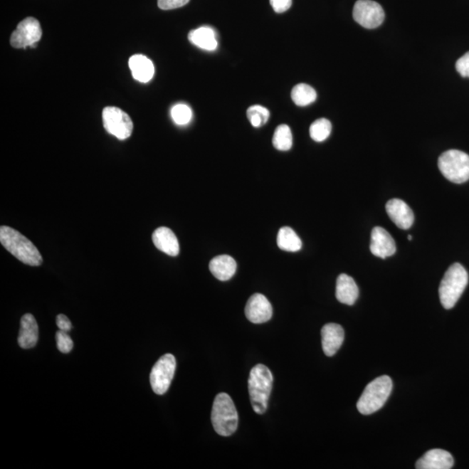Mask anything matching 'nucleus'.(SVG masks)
Masks as SVG:
<instances>
[{
	"label": "nucleus",
	"mask_w": 469,
	"mask_h": 469,
	"mask_svg": "<svg viewBox=\"0 0 469 469\" xmlns=\"http://www.w3.org/2000/svg\"><path fill=\"white\" fill-rule=\"evenodd\" d=\"M0 243L19 261L30 266H41L43 258L33 243L14 228H0Z\"/></svg>",
	"instance_id": "f257e3e1"
},
{
	"label": "nucleus",
	"mask_w": 469,
	"mask_h": 469,
	"mask_svg": "<svg viewBox=\"0 0 469 469\" xmlns=\"http://www.w3.org/2000/svg\"><path fill=\"white\" fill-rule=\"evenodd\" d=\"M273 381V374L265 365L258 364L251 370L248 381L251 403L258 415H263L267 411Z\"/></svg>",
	"instance_id": "f03ea898"
},
{
	"label": "nucleus",
	"mask_w": 469,
	"mask_h": 469,
	"mask_svg": "<svg viewBox=\"0 0 469 469\" xmlns=\"http://www.w3.org/2000/svg\"><path fill=\"white\" fill-rule=\"evenodd\" d=\"M468 283V274L462 264H452L441 280L439 288L440 300L443 308H454L466 289Z\"/></svg>",
	"instance_id": "7ed1b4c3"
},
{
	"label": "nucleus",
	"mask_w": 469,
	"mask_h": 469,
	"mask_svg": "<svg viewBox=\"0 0 469 469\" xmlns=\"http://www.w3.org/2000/svg\"><path fill=\"white\" fill-rule=\"evenodd\" d=\"M211 423L221 436H231L238 429V413L234 401L226 393L216 396L212 406Z\"/></svg>",
	"instance_id": "20e7f679"
},
{
	"label": "nucleus",
	"mask_w": 469,
	"mask_h": 469,
	"mask_svg": "<svg viewBox=\"0 0 469 469\" xmlns=\"http://www.w3.org/2000/svg\"><path fill=\"white\" fill-rule=\"evenodd\" d=\"M393 389L391 378L388 376L377 377L367 385L359 401L357 409L362 415L369 416L379 411L389 399Z\"/></svg>",
	"instance_id": "39448f33"
},
{
	"label": "nucleus",
	"mask_w": 469,
	"mask_h": 469,
	"mask_svg": "<svg viewBox=\"0 0 469 469\" xmlns=\"http://www.w3.org/2000/svg\"><path fill=\"white\" fill-rule=\"evenodd\" d=\"M438 167L452 183L463 184L469 180V155L458 149H449L439 157Z\"/></svg>",
	"instance_id": "423d86ee"
},
{
	"label": "nucleus",
	"mask_w": 469,
	"mask_h": 469,
	"mask_svg": "<svg viewBox=\"0 0 469 469\" xmlns=\"http://www.w3.org/2000/svg\"><path fill=\"white\" fill-rule=\"evenodd\" d=\"M176 358L172 354H165L159 358L152 369L149 381L153 391L162 396L168 391L176 371Z\"/></svg>",
	"instance_id": "0eeeda50"
},
{
	"label": "nucleus",
	"mask_w": 469,
	"mask_h": 469,
	"mask_svg": "<svg viewBox=\"0 0 469 469\" xmlns=\"http://www.w3.org/2000/svg\"><path fill=\"white\" fill-rule=\"evenodd\" d=\"M104 127L110 134L120 140L131 137L133 131L132 118L124 110L117 107H105L103 110Z\"/></svg>",
	"instance_id": "6e6552de"
},
{
	"label": "nucleus",
	"mask_w": 469,
	"mask_h": 469,
	"mask_svg": "<svg viewBox=\"0 0 469 469\" xmlns=\"http://www.w3.org/2000/svg\"><path fill=\"white\" fill-rule=\"evenodd\" d=\"M42 37L41 23L36 19L29 17L19 23L17 29L11 34V45L14 48L21 49L27 47H35Z\"/></svg>",
	"instance_id": "1a4fd4ad"
},
{
	"label": "nucleus",
	"mask_w": 469,
	"mask_h": 469,
	"mask_svg": "<svg viewBox=\"0 0 469 469\" xmlns=\"http://www.w3.org/2000/svg\"><path fill=\"white\" fill-rule=\"evenodd\" d=\"M353 17L364 28L374 29L384 23L385 14L379 4L372 0H358L354 4Z\"/></svg>",
	"instance_id": "9d476101"
},
{
	"label": "nucleus",
	"mask_w": 469,
	"mask_h": 469,
	"mask_svg": "<svg viewBox=\"0 0 469 469\" xmlns=\"http://www.w3.org/2000/svg\"><path fill=\"white\" fill-rule=\"evenodd\" d=\"M272 315H273V309L265 295L259 293L251 295L246 307L248 320L255 325H260L270 321Z\"/></svg>",
	"instance_id": "9b49d317"
},
{
	"label": "nucleus",
	"mask_w": 469,
	"mask_h": 469,
	"mask_svg": "<svg viewBox=\"0 0 469 469\" xmlns=\"http://www.w3.org/2000/svg\"><path fill=\"white\" fill-rule=\"evenodd\" d=\"M370 251L382 259L392 257L396 252V241L384 228L374 227L370 240Z\"/></svg>",
	"instance_id": "f8f14e48"
},
{
	"label": "nucleus",
	"mask_w": 469,
	"mask_h": 469,
	"mask_svg": "<svg viewBox=\"0 0 469 469\" xmlns=\"http://www.w3.org/2000/svg\"><path fill=\"white\" fill-rule=\"evenodd\" d=\"M386 211L398 228L409 230L415 221V215L404 201L397 199L389 200L386 204Z\"/></svg>",
	"instance_id": "ddd939ff"
},
{
	"label": "nucleus",
	"mask_w": 469,
	"mask_h": 469,
	"mask_svg": "<svg viewBox=\"0 0 469 469\" xmlns=\"http://www.w3.org/2000/svg\"><path fill=\"white\" fill-rule=\"evenodd\" d=\"M321 334L323 352L327 357H333L344 344V329L337 323H328L322 327Z\"/></svg>",
	"instance_id": "4468645a"
},
{
	"label": "nucleus",
	"mask_w": 469,
	"mask_h": 469,
	"mask_svg": "<svg viewBox=\"0 0 469 469\" xmlns=\"http://www.w3.org/2000/svg\"><path fill=\"white\" fill-rule=\"evenodd\" d=\"M453 466V456L443 449H432L428 451L416 464L418 469H450Z\"/></svg>",
	"instance_id": "2eb2a0df"
},
{
	"label": "nucleus",
	"mask_w": 469,
	"mask_h": 469,
	"mask_svg": "<svg viewBox=\"0 0 469 469\" xmlns=\"http://www.w3.org/2000/svg\"><path fill=\"white\" fill-rule=\"evenodd\" d=\"M152 242L157 250L164 253L176 257L180 251L179 239L174 232L167 227H159L153 232Z\"/></svg>",
	"instance_id": "dca6fc26"
},
{
	"label": "nucleus",
	"mask_w": 469,
	"mask_h": 469,
	"mask_svg": "<svg viewBox=\"0 0 469 469\" xmlns=\"http://www.w3.org/2000/svg\"><path fill=\"white\" fill-rule=\"evenodd\" d=\"M38 340V326L36 319L31 314L23 315L19 330V344L22 349H31Z\"/></svg>",
	"instance_id": "f3484780"
},
{
	"label": "nucleus",
	"mask_w": 469,
	"mask_h": 469,
	"mask_svg": "<svg viewBox=\"0 0 469 469\" xmlns=\"http://www.w3.org/2000/svg\"><path fill=\"white\" fill-rule=\"evenodd\" d=\"M336 297L339 302L353 305L359 297V289L354 280L346 274L339 275L337 281Z\"/></svg>",
	"instance_id": "a211bd4d"
},
{
	"label": "nucleus",
	"mask_w": 469,
	"mask_h": 469,
	"mask_svg": "<svg viewBox=\"0 0 469 469\" xmlns=\"http://www.w3.org/2000/svg\"><path fill=\"white\" fill-rule=\"evenodd\" d=\"M129 66L133 78L141 83H147L154 76V65L144 55H134L130 58Z\"/></svg>",
	"instance_id": "6ab92c4d"
},
{
	"label": "nucleus",
	"mask_w": 469,
	"mask_h": 469,
	"mask_svg": "<svg viewBox=\"0 0 469 469\" xmlns=\"http://www.w3.org/2000/svg\"><path fill=\"white\" fill-rule=\"evenodd\" d=\"M209 268L216 279L224 282L234 277L236 263L230 255H221L211 260Z\"/></svg>",
	"instance_id": "aec40b11"
},
{
	"label": "nucleus",
	"mask_w": 469,
	"mask_h": 469,
	"mask_svg": "<svg viewBox=\"0 0 469 469\" xmlns=\"http://www.w3.org/2000/svg\"><path fill=\"white\" fill-rule=\"evenodd\" d=\"M188 38L193 45L211 52L215 51L218 45L214 30L209 26H202L191 31Z\"/></svg>",
	"instance_id": "412c9836"
},
{
	"label": "nucleus",
	"mask_w": 469,
	"mask_h": 469,
	"mask_svg": "<svg viewBox=\"0 0 469 469\" xmlns=\"http://www.w3.org/2000/svg\"><path fill=\"white\" fill-rule=\"evenodd\" d=\"M278 246L282 251L297 252L302 249V243L293 228L283 227L278 232Z\"/></svg>",
	"instance_id": "4be33fe9"
},
{
	"label": "nucleus",
	"mask_w": 469,
	"mask_h": 469,
	"mask_svg": "<svg viewBox=\"0 0 469 469\" xmlns=\"http://www.w3.org/2000/svg\"><path fill=\"white\" fill-rule=\"evenodd\" d=\"M317 94L309 85L299 84L295 85L291 92V98L294 103L298 106H307L314 103L317 100Z\"/></svg>",
	"instance_id": "5701e85b"
},
{
	"label": "nucleus",
	"mask_w": 469,
	"mask_h": 469,
	"mask_svg": "<svg viewBox=\"0 0 469 469\" xmlns=\"http://www.w3.org/2000/svg\"><path fill=\"white\" fill-rule=\"evenodd\" d=\"M272 142H273L274 147L278 151H289L293 147V133H291L289 126L286 125H279L275 129Z\"/></svg>",
	"instance_id": "b1692460"
},
{
	"label": "nucleus",
	"mask_w": 469,
	"mask_h": 469,
	"mask_svg": "<svg viewBox=\"0 0 469 469\" xmlns=\"http://www.w3.org/2000/svg\"><path fill=\"white\" fill-rule=\"evenodd\" d=\"M331 131H332V125L326 118H320L315 121L310 128L311 139L319 143L328 139Z\"/></svg>",
	"instance_id": "393cba45"
},
{
	"label": "nucleus",
	"mask_w": 469,
	"mask_h": 469,
	"mask_svg": "<svg viewBox=\"0 0 469 469\" xmlns=\"http://www.w3.org/2000/svg\"><path fill=\"white\" fill-rule=\"evenodd\" d=\"M247 117L253 127L259 128L269 120L270 112L263 106L253 105L247 110Z\"/></svg>",
	"instance_id": "a878e982"
},
{
	"label": "nucleus",
	"mask_w": 469,
	"mask_h": 469,
	"mask_svg": "<svg viewBox=\"0 0 469 469\" xmlns=\"http://www.w3.org/2000/svg\"><path fill=\"white\" fill-rule=\"evenodd\" d=\"M172 117L176 125H185L190 123L192 118V110L184 104L176 105L172 109Z\"/></svg>",
	"instance_id": "bb28decb"
},
{
	"label": "nucleus",
	"mask_w": 469,
	"mask_h": 469,
	"mask_svg": "<svg viewBox=\"0 0 469 469\" xmlns=\"http://www.w3.org/2000/svg\"><path fill=\"white\" fill-rule=\"evenodd\" d=\"M57 347L59 352L67 354L73 349V341L65 331L58 330L56 334Z\"/></svg>",
	"instance_id": "cd10ccee"
},
{
	"label": "nucleus",
	"mask_w": 469,
	"mask_h": 469,
	"mask_svg": "<svg viewBox=\"0 0 469 469\" xmlns=\"http://www.w3.org/2000/svg\"><path fill=\"white\" fill-rule=\"evenodd\" d=\"M190 2V0H157V5L162 10H173L183 7Z\"/></svg>",
	"instance_id": "c85d7f7f"
},
{
	"label": "nucleus",
	"mask_w": 469,
	"mask_h": 469,
	"mask_svg": "<svg viewBox=\"0 0 469 469\" xmlns=\"http://www.w3.org/2000/svg\"><path fill=\"white\" fill-rule=\"evenodd\" d=\"M456 70L463 78H469V52L465 53L456 62Z\"/></svg>",
	"instance_id": "c756f323"
},
{
	"label": "nucleus",
	"mask_w": 469,
	"mask_h": 469,
	"mask_svg": "<svg viewBox=\"0 0 469 469\" xmlns=\"http://www.w3.org/2000/svg\"><path fill=\"white\" fill-rule=\"evenodd\" d=\"M270 5L275 13L283 14L290 9L293 0H270Z\"/></svg>",
	"instance_id": "7c9ffc66"
},
{
	"label": "nucleus",
	"mask_w": 469,
	"mask_h": 469,
	"mask_svg": "<svg viewBox=\"0 0 469 469\" xmlns=\"http://www.w3.org/2000/svg\"><path fill=\"white\" fill-rule=\"evenodd\" d=\"M57 326L58 327L59 330L65 331V332H69L72 330L73 325L72 322L69 320V318L65 315H58L57 317Z\"/></svg>",
	"instance_id": "2f4dec72"
},
{
	"label": "nucleus",
	"mask_w": 469,
	"mask_h": 469,
	"mask_svg": "<svg viewBox=\"0 0 469 469\" xmlns=\"http://www.w3.org/2000/svg\"><path fill=\"white\" fill-rule=\"evenodd\" d=\"M408 239H409V240H412V239H413L412 236L409 235V236H408Z\"/></svg>",
	"instance_id": "473e14b6"
}]
</instances>
